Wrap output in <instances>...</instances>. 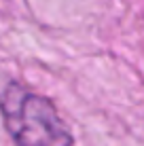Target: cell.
Instances as JSON below:
<instances>
[{"label": "cell", "instance_id": "1", "mask_svg": "<svg viewBox=\"0 0 144 146\" xmlns=\"http://www.w3.org/2000/svg\"><path fill=\"white\" fill-rule=\"evenodd\" d=\"M2 121L17 146H72L74 138L49 98L9 83L0 98Z\"/></svg>", "mask_w": 144, "mask_h": 146}]
</instances>
